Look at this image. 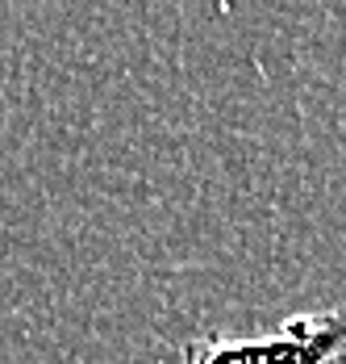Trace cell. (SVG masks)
Wrapping results in <instances>:
<instances>
[{
    "label": "cell",
    "mask_w": 346,
    "mask_h": 364,
    "mask_svg": "<svg viewBox=\"0 0 346 364\" xmlns=\"http://www.w3.org/2000/svg\"><path fill=\"white\" fill-rule=\"evenodd\" d=\"M175 364H346V301L288 314L259 335H192L179 343Z\"/></svg>",
    "instance_id": "obj_1"
}]
</instances>
